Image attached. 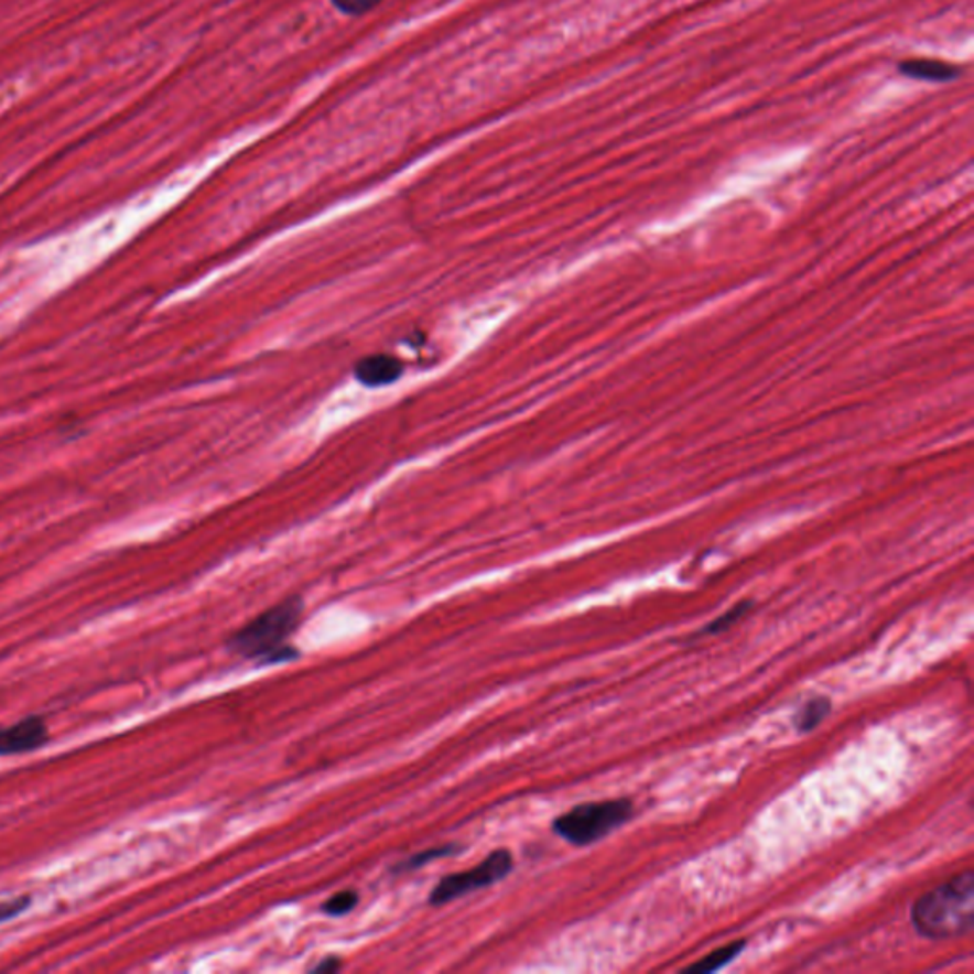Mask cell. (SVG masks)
<instances>
[{
	"label": "cell",
	"mask_w": 974,
	"mask_h": 974,
	"mask_svg": "<svg viewBox=\"0 0 974 974\" xmlns=\"http://www.w3.org/2000/svg\"><path fill=\"white\" fill-rule=\"evenodd\" d=\"M305 604L301 596H290L277 606L259 613L256 619L238 628L227 638V649L242 659H253L259 664H279L300 657V649L288 646L301 619Z\"/></svg>",
	"instance_id": "obj_1"
},
{
	"label": "cell",
	"mask_w": 974,
	"mask_h": 974,
	"mask_svg": "<svg viewBox=\"0 0 974 974\" xmlns=\"http://www.w3.org/2000/svg\"><path fill=\"white\" fill-rule=\"evenodd\" d=\"M974 876L965 870L933 891L926 892L912 908V923L929 940L957 939L973 929Z\"/></svg>",
	"instance_id": "obj_2"
},
{
	"label": "cell",
	"mask_w": 974,
	"mask_h": 974,
	"mask_svg": "<svg viewBox=\"0 0 974 974\" xmlns=\"http://www.w3.org/2000/svg\"><path fill=\"white\" fill-rule=\"evenodd\" d=\"M634 814V803L623 800L592 801L560 814L552 830L564 842L586 847L625 826Z\"/></svg>",
	"instance_id": "obj_3"
},
{
	"label": "cell",
	"mask_w": 974,
	"mask_h": 974,
	"mask_svg": "<svg viewBox=\"0 0 974 974\" xmlns=\"http://www.w3.org/2000/svg\"><path fill=\"white\" fill-rule=\"evenodd\" d=\"M512 868H515V856L510 851H491L478 866H474L473 870L457 872L442 877L429 895V905H450L465 895L499 884L505 877L510 876Z\"/></svg>",
	"instance_id": "obj_4"
},
{
	"label": "cell",
	"mask_w": 974,
	"mask_h": 974,
	"mask_svg": "<svg viewBox=\"0 0 974 974\" xmlns=\"http://www.w3.org/2000/svg\"><path fill=\"white\" fill-rule=\"evenodd\" d=\"M48 724L41 716H28L15 724L0 725V758L21 756L48 745Z\"/></svg>",
	"instance_id": "obj_5"
},
{
	"label": "cell",
	"mask_w": 974,
	"mask_h": 974,
	"mask_svg": "<svg viewBox=\"0 0 974 974\" xmlns=\"http://www.w3.org/2000/svg\"><path fill=\"white\" fill-rule=\"evenodd\" d=\"M404 366L394 356L376 355L366 356L364 360L356 364V379L369 389H381L387 385L397 383L402 377Z\"/></svg>",
	"instance_id": "obj_6"
},
{
	"label": "cell",
	"mask_w": 974,
	"mask_h": 974,
	"mask_svg": "<svg viewBox=\"0 0 974 974\" xmlns=\"http://www.w3.org/2000/svg\"><path fill=\"white\" fill-rule=\"evenodd\" d=\"M898 71L908 78L927 80V83H950L960 77V69L952 63L940 59H906Z\"/></svg>",
	"instance_id": "obj_7"
},
{
	"label": "cell",
	"mask_w": 974,
	"mask_h": 974,
	"mask_svg": "<svg viewBox=\"0 0 974 974\" xmlns=\"http://www.w3.org/2000/svg\"><path fill=\"white\" fill-rule=\"evenodd\" d=\"M830 712H832L830 699L816 696V699H811L809 703L801 706L800 711L796 712L793 725H796V729L800 730V733H811L829 717Z\"/></svg>",
	"instance_id": "obj_8"
},
{
	"label": "cell",
	"mask_w": 974,
	"mask_h": 974,
	"mask_svg": "<svg viewBox=\"0 0 974 974\" xmlns=\"http://www.w3.org/2000/svg\"><path fill=\"white\" fill-rule=\"evenodd\" d=\"M461 851H463V845L459 843H446V845H439V847H431V849L421 851V853H415V855H411L410 858H405L402 863H398L392 872L394 874H405V872L419 870V868H423L429 863H434V861H440V858H446V856L459 855Z\"/></svg>",
	"instance_id": "obj_9"
},
{
	"label": "cell",
	"mask_w": 974,
	"mask_h": 974,
	"mask_svg": "<svg viewBox=\"0 0 974 974\" xmlns=\"http://www.w3.org/2000/svg\"><path fill=\"white\" fill-rule=\"evenodd\" d=\"M745 940H738V942H733V944H727V946L717 948L712 954L706 955V957H703V960L695 963V965H691L688 971H690V973L699 974H708L714 973V971H719V968L725 967L727 963L735 960V957L745 950Z\"/></svg>",
	"instance_id": "obj_10"
},
{
	"label": "cell",
	"mask_w": 974,
	"mask_h": 974,
	"mask_svg": "<svg viewBox=\"0 0 974 974\" xmlns=\"http://www.w3.org/2000/svg\"><path fill=\"white\" fill-rule=\"evenodd\" d=\"M358 900H360L358 892L353 889L335 892L322 905V913H326L329 918H342V916H347L355 910Z\"/></svg>",
	"instance_id": "obj_11"
},
{
	"label": "cell",
	"mask_w": 974,
	"mask_h": 974,
	"mask_svg": "<svg viewBox=\"0 0 974 974\" xmlns=\"http://www.w3.org/2000/svg\"><path fill=\"white\" fill-rule=\"evenodd\" d=\"M751 602H743L738 606L733 607L729 612L722 615L719 619L712 620L708 627L704 628L703 634H722L729 630L737 620L743 619L746 613L750 612Z\"/></svg>",
	"instance_id": "obj_12"
},
{
	"label": "cell",
	"mask_w": 974,
	"mask_h": 974,
	"mask_svg": "<svg viewBox=\"0 0 974 974\" xmlns=\"http://www.w3.org/2000/svg\"><path fill=\"white\" fill-rule=\"evenodd\" d=\"M31 905H33V898L29 897V895L2 900L0 902V926L12 921V919L20 918L21 913L25 912Z\"/></svg>",
	"instance_id": "obj_13"
},
{
	"label": "cell",
	"mask_w": 974,
	"mask_h": 974,
	"mask_svg": "<svg viewBox=\"0 0 974 974\" xmlns=\"http://www.w3.org/2000/svg\"><path fill=\"white\" fill-rule=\"evenodd\" d=\"M332 2L343 14L362 15L371 8L379 7L383 0H332Z\"/></svg>",
	"instance_id": "obj_14"
},
{
	"label": "cell",
	"mask_w": 974,
	"mask_h": 974,
	"mask_svg": "<svg viewBox=\"0 0 974 974\" xmlns=\"http://www.w3.org/2000/svg\"><path fill=\"white\" fill-rule=\"evenodd\" d=\"M342 960H337V957H324L321 963H316L311 967L313 973H332V971H339L342 968Z\"/></svg>",
	"instance_id": "obj_15"
}]
</instances>
